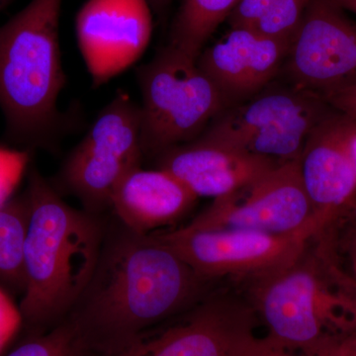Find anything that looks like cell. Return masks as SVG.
Returning a JSON list of instances; mask_svg holds the SVG:
<instances>
[{
	"label": "cell",
	"mask_w": 356,
	"mask_h": 356,
	"mask_svg": "<svg viewBox=\"0 0 356 356\" xmlns=\"http://www.w3.org/2000/svg\"><path fill=\"white\" fill-rule=\"evenodd\" d=\"M208 283L153 234L136 233L112 214L95 271L64 321L93 356H118L205 298Z\"/></svg>",
	"instance_id": "1"
},
{
	"label": "cell",
	"mask_w": 356,
	"mask_h": 356,
	"mask_svg": "<svg viewBox=\"0 0 356 356\" xmlns=\"http://www.w3.org/2000/svg\"><path fill=\"white\" fill-rule=\"evenodd\" d=\"M26 193V288L18 308L28 337L50 331L72 310L95 271L107 215L70 206L35 166Z\"/></svg>",
	"instance_id": "2"
},
{
	"label": "cell",
	"mask_w": 356,
	"mask_h": 356,
	"mask_svg": "<svg viewBox=\"0 0 356 356\" xmlns=\"http://www.w3.org/2000/svg\"><path fill=\"white\" fill-rule=\"evenodd\" d=\"M63 0H31L0 26V108L6 134L29 149H53L63 129L58 99L65 76L60 55Z\"/></svg>",
	"instance_id": "3"
},
{
	"label": "cell",
	"mask_w": 356,
	"mask_h": 356,
	"mask_svg": "<svg viewBox=\"0 0 356 356\" xmlns=\"http://www.w3.org/2000/svg\"><path fill=\"white\" fill-rule=\"evenodd\" d=\"M304 254L287 268L254 280L252 308L271 346L320 356L339 341L330 332L343 337L356 332V302L332 292Z\"/></svg>",
	"instance_id": "4"
},
{
	"label": "cell",
	"mask_w": 356,
	"mask_h": 356,
	"mask_svg": "<svg viewBox=\"0 0 356 356\" xmlns=\"http://www.w3.org/2000/svg\"><path fill=\"white\" fill-rule=\"evenodd\" d=\"M142 93L140 146L144 156H161L195 140L222 109L224 99L192 60L166 44L138 70Z\"/></svg>",
	"instance_id": "5"
},
{
	"label": "cell",
	"mask_w": 356,
	"mask_h": 356,
	"mask_svg": "<svg viewBox=\"0 0 356 356\" xmlns=\"http://www.w3.org/2000/svg\"><path fill=\"white\" fill-rule=\"evenodd\" d=\"M334 112L323 96L275 81L222 109L197 138L287 163L299 159L314 129Z\"/></svg>",
	"instance_id": "6"
},
{
	"label": "cell",
	"mask_w": 356,
	"mask_h": 356,
	"mask_svg": "<svg viewBox=\"0 0 356 356\" xmlns=\"http://www.w3.org/2000/svg\"><path fill=\"white\" fill-rule=\"evenodd\" d=\"M140 105L125 93L116 95L63 163L60 188L76 196L83 209L104 215L122 178L140 166Z\"/></svg>",
	"instance_id": "7"
},
{
	"label": "cell",
	"mask_w": 356,
	"mask_h": 356,
	"mask_svg": "<svg viewBox=\"0 0 356 356\" xmlns=\"http://www.w3.org/2000/svg\"><path fill=\"white\" fill-rule=\"evenodd\" d=\"M318 232L269 234L236 229H196L184 226L153 233L172 248L206 280L221 276L259 280L278 273L305 254L307 243Z\"/></svg>",
	"instance_id": "8"
},
{
	"label": "cell",
	"mask_w": 356,
	"mask_h": 356,
	"mask_svg": "<svg viewBox=\"0 0 356 356\" xmlns=\"http://www.w3.org/2000/svg\"><path fill=\"white\" fill-rule=\"evenodd\" d=\"M186 226L293 234L325 227L314 214L300 177L298 159L280 163L257 181L216 198Z\"/></svg>",
	"instance_id": "9"
},
{
	"label": "cell",
	"mask_w": 356,
	"mask_h": 356,
	"mask_svg": "<svg viewBox=\"0 0 356 356\" xmlns=\"http://www.w3.org/2000/svg\"><path fill=\"white\" fill-rule=\"evenodd\" d=\"M280 76L327 98L356 83V22L332 0H313L293 35Z\"/></svg>",
	"instance_id": "10"
},
{
	"label": "cell",
	"mask_w": 356,
	"mask_h": 356,
	"mask_svg": "<svg viewBox=\"0 0 356 356\" xmlns=\"http://www.w3.org/2000/svg\"><path fill=\"white\" fill-rule=\"evenodd\" d=\"M257 314L238 300L206 296L195 306L143 332L118 356H245Z\"/></svg>",
	"instance_id": "11"
},
{
	"label": "cell",
	"mask_w": 356,
	"mask_h": 356,
	"mask_svg": "<svg viewBox=\"0 0 356 356\" xmlns=\"http://www.w3.org/2000/svg\"><path fill=\"white\" fill-rule=\"evenodd\" d=\"M76 34L98 88L144 55L153 34V11L147 0H88L76 14Z\"/></svg>",
	"instance_id": "12"
},
{
	"label": "cell",
	"mask_w": 356,
	"mask_h": 356,
	"mask_svg": "<svg viewBox=\"0 0 356 356\" xmlns=\"http://www.w3.org/2000/svg\"><path fill=\"white\" fill-rule=\"evenodd\" d=\"M350 126V119L334 112L314 129L298 159L304 189L325 227L356 204Z\"/></svg>",
	"instance_id": "13"
},
{
	"label": "cell",
	"mask_w": 356,
	"mask_h": 356,
	"mask_svg": "<svg viewBox=\"0 0 356 356\" xmlns=\"http://www.w3.org/2000/svg\"><path fill=\"white\" fill-rule=\"evenodd\" d=\"M289 43L254 28H229L204 49L197 65L229 107L257 95L280 76Z\"/></svg>",
	"instance_id": "14"
},
{
	"label": "cell",
	"mask_w": 356,
	"mask_h": 356,
	"mask_svg": "<svg viewBox=\"0 0 356 356\" xmlns=\"http://www.w3.org/2000/svg\"><path fill=\"white\" fill-rule=\"evenodd\" d=\"M158 158L159 168L175 175L194 195L213 199L240 191L280 163L199 138Z\"/></svg>",
	"instance_id": "15"
},
{
	"label": "cell",
	"mask_w": 356,
	"mask_h": 356,
	"mask_svg": "<svg viewBox=\"0 0 356 356\" xmlns=\"http://www.w3.org/2000/svg\"><path fill=\"white\" fill-rule=\"evenodd\" d=\"M197 199L172 173L138 166L117 185L112 194L111 209L129 229L140 235H151L180 221Z\"/></svg>",
	"instance_id": "16"
},
{
	"label": "cell",
	"mask_w": 356,
	"mask_h": 356,
	"mask_svg": "<svg viewBox=\"0 0 356 356\" xmlns=\"http://www.w3.org/2000/svg\"><path fill=\"white\" fill-rule=\"evenodd\" d=\"M30 219L26 191L0 205V287L10 295L25 292L24 245Z\"/></svg>",
	"instance_id": "17"
},
{
	"label": "cell",
	"mask_w": 356,
	"mask_h": 356,
	"mask_svg": "<svg viewBox=\"0 0 356 356\" xmlns=\"http://www.w3.org/2000/svg\"><path fill=\"white\" fill-rule=\"evenodd\" d=\"M238 0H182L170 28L168 46L197 60L221 23Z\"/></svg>",
	"instance_id": "18"
},
{
	"label": "cell",
	"mask_w": 356,
	"mask_h": 356,
	"mask_svg": "<svg viewBox=\"0 0 356 356\" xmlns=\"http://www.w3.org/2000/svg\"><path fill=\"white\" fill-rule=\"evenodd\" d=\"M6 356H93L86 350L74 327L63 321L50 331L24 337Z\"/></svg>",
	"instance_id": "19"
},
{
	"label": "cell",
	"mask_w": 356,
	"mask_h": 356,
	"mask_svg": "<svg viewBox=\"0 0 356 356\" xmlns=\"http://www.w3.org/2000/svg\"><path fill=\"white\" fill-rule=\"evenodd\" d=\"M313 0H274L254 29L274 39L290 42Z\"/></svg>",
	"instance_id": "20"
},
{
	"label": "cell",
	"mask_w": 356,
	"mask_h": 356,
	"mask_svg": "<svg viewBox=\"0 0 356 356\" xmlns=\"http://www.w3.org/2000/svg\"><path fill=\"white\" fill-rule=\"evenodd\" d=\"M21 327L19 308L13 303L11 295L0 287V355Z\"/></svg>",
	"instance_id": "21"
},
{
	"label": "cell",
	"mask_w": 356,
	"mask_h": 356,
	"mask_svg": "<svg viewBox=\"0 0 356 356\" xmlns=\"http://www.w3.org/2000/svg\"><path fill=\"white\" fill-rule=\"evenodd\" d=\"M274 0H238L228 17L229 28H254Z\"/></svg>",
	"instance_id": "22"
},
{
	"label": "cell",
	"mask_w": 356,
	"mask_h": 356,
	"mask_svg": "<svg viewBox=\"0 0 356 356\" xmlns=\"http://www.w3.org/2000/svg\"><path fill=\"white\" fill-rule=\"evenodd\" d=\"M337 112L356 123V83L325 98Z\"/></svg>",
	"instance_id": "23"
},
{
	"label": "cell",
	"mask_w": 356,
	"mask_h": 356,
	"mask_svg": "<svg viewBox=\"0 0 356 356\" xmlns=\"http://www.w3.org/2000/svg\"><path fill=\"white\" fill-rule=\"evenodd\" d=\"M320 356H356V332L337 341Z\"/></svg>",
	"instance_id": "24"
},
{
	"label": "cell",
	"mask_w": 356,
	"mask_h": 356,
	"mask_svg": "<svg viewBox=\"0 0 356 356\" xmlns=\"http://www.w3.org/2000/svg\"><path fill=\"white\" fill-rule=\"evenodd\" d=\"M245 356H292L287 351L271 346L266 339L255 337Z\"/></svg>",
	"instance_id": "25"
},
{
	"label": "cell",
	"mask_w": 356,
	"mask_h": 356,
	"mask_svg": "<svg viewBox=\"0 0 356 356\" xmlns=\"http://www.w3.org/2000/svg\"><path fill=\"white\" fill-rule=\"evenodd\" d=\"M172 0H147L152 11L159 18H163L170 9Z\"/></svg>",
	"instance_id": "26"
},
{
	"label": "cell",
	"mask_w": 356,
	"mask_h": 356,
	"mask_svg": "<svg viewBox=\"0 0 356 356\" xmlns=\"http://www.w3.org/2000/svg\"><path fill=\"white\" fill-rule=\"evenodd\" d=\"M350 146L351 156H353V163H355L356 170V123L351 121L350 132Z\"/></svg>",
	"instance_id": "27"
},
{
	"label": "cell",
	"mask_w": 356,
	"mask_h": 356,
	"mask_svg": "<svg viewBox=\"0 0 356 356\" xmlns=\"http://www.w3.org/2000/svg\"><path fill=\"white\" fill-rule=\"evenodd\" d=\"M332 1L343 8L344 11L356 14V0H332Z\"/></svg>",
	"instance_id": "28"
},
{
	"label": "cell",
	"mask_w": 356,
	"mask_h": 356,
	"mask_svg": "<svg viewBox=\"0 0 356 356\" xmlns=\"http://www.w3.org/2000/svg\"><path fill=\"white\" fill-rule=\"evenodd\" d=\"M350 261L351 266H353V273L356 278V233L353 236V241H351L350 245Z\"/></svg>",
	"instance_id": "29"
},
{
	"label": "cell",
	"mask_w": 356,
	"mask_h": 356,
	"mask_svg": "<svg viewBox=\"0 0 356 356\" xmlns=\"http://www.w3.org/2000/svg\"><path fill=\"white\" fill-rule=\"evenodd\" d=\"M7 1H8V0H0V8L6 6Z\"/></svg>",
	"instance_id": "30"
}]
</instances>
